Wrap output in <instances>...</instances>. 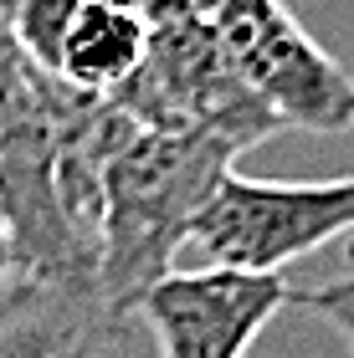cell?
I'll use <instances>...</instances> for the list:
<instances>
[{
  "label": "cell",
  "instance_id": "1",
  "mask_svg": "<svg viewBox=\"0 0 354 358\" xmlns=\"http://www.w3.org/2000/svg\"><path fill=\"white\" fill-rule=\"evenodd\" d=\"M272 113L200 123V128H134L103 174L98 220V297L118 322L175 266L190 225L231 174V164L278 134Z\"/></svg>",
  "mask_w": 354,
  "mask_h": 358
},
{
  "label": "cell",
  "instance_id": "2",
  "mask_svg": "<svg viewBox=\"0 0 354 358\" xmlns=\"http://www.w3.org/2000/svg\"><path fill=\"white\" fill-rule=\"evenodd\" d=\"M72 92L62 77L41 72L0 21V205L11 220L15 276L93 282L57 200V143Z\"/></svg>",
  "mask_w": 354,
  "mask_h": 358
},
{
  "label": "cell",
  "instance_id": "3",
  "mask_svg": "<svg viewBox=\"0 0 354 358\" xmlns=\"http://www.w3.org/2000/svg\"><path fill=\"white\" fill-rule=\"evenodd\" d=\"M344 231H354V174L313 185H267L231 169L196 215L175 262L282 276L287 262L329 246Z\"/></svg>",
  "mask_w": 354,
  "mask_h": 358
},
{
  "label": "cell",
  "instance_id": "4",
  "mask_svg": "<svg viewBox=\"0 0 354 358\" xmlns=\"http://www.w3.org/2000/svg\"><path fill=\"white\" fill-rule=\"evenodd\" d=\"M231 67L282 128L349 134L354 77L318 46L282 0H221L211 15Z\"/></svg>",
  "mask_w": 354,
  "mask_h": 358
},
{
  "label": "cell",
  "instance_id": "5",
  "mask_svg": "<svg viewBox=\"0 0 354 358\" xmlns=\"http://www.w3.org/2000/svg\"><path fill=\"white\" fill-rule=\"evenodd\" d=\"M287 302L293 287L282 276L185 266L159 276L134 313L149 322L159 358H247Z\"/></svg>",
  "mask_w": 354,
  "mask_h": 358
},
{
  "label": "cell",
  "instance_id": "6",
  "mask_svg": "<svg viewBox=\"0 0 354 358\" xmlns=\"http://www.w3.org/2000/svg\"><path fill=\"white\" fill-rule=\"evenodd\" d=\"M114 108L139 128H200L241 113H267L241 87L211 21L149 26V46L128 83L114 92Z\"/></svg>",
  "mask_w": 354,
  "mask_h": 358
},
{
  "label": "cell",
  "instance_id": "7",
  "mask_svg": "<svg viewBox=\"0 0 354 358\" xmlns=\"http://www.w3.org/2000/svg\"><path fill=\"white\" fill-rule=\"evenodd\" d=\"M93 282L77 276H11L0 287V358H93L114 338Z\"/></svg>",
  "mask_w": 354,
  "mask_h": 358
},
{
  "label": "cell",
  "instance_id": "8",
  "mask_svg": "<svg viewBox=\"0 0 354 358\" xmlns=\"http://www.w3.org/2000/svg\"><path fill=\"white\" fill-rule=\"evenodd\" d=\"M144 46H149V21L139 15L134 0H77L52 77H62L77 92L114 97L139 67Z\"/></svg>",
  "mask_w": 354,
  "mask_h": 358
},
{
  "label": "cell",
  "instance_id": "9",
  "mask_svg": "<svg viewBox=\"0 0 354 358\" xmlns=\"http://www.w3.org/2000/svg\"><path fill=\"white\" fill-rule=\"evenodd\" d=\"M293 302H303L313 317H324L349 343V358H354V276H334V282L303 287V292H293Z\"/></svg>",
  "mask_w": 354,
  "mask_h": 358
},
{
  "label": "cell",
  "instance_id": "10",
  "mask_svg": "<svg viewBox=\"0 0 354 358\" xmlns=\"http://www.w3.org/2000/svg\"><path fill=\"white\" fill-rule=\"evenodd\" d=\"M134 6L149 26H165V21H211L221 0H134Z\"/></svg>",
  "mask_w": 354,
  "mask_h": 358
},
{
  "label": "cell",
  "instance_id": "11",
  "mask_svg": "<svg viewBox=\"0 0 354 358\" xmlns=\"http://www.w3.org/2000/svg\"><path fill=\"white\" fill-rule=\"evenodd\" d=\"M15 276V246H11V220H6V205H0V287Z\"/></svg>",
  "mask_w": 354,
  "mask_h": 358
}]
</instances>
